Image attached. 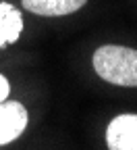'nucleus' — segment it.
Here are the masks:
<instances>
[{"label":"nucleus","instance_id":"f257e3e1","mask_svg":"<svg viewBox=\"0 0 137 150\" xmlns=\"http://www.w3.org/2000/svg\"><path fill=\"white\" fill-rule=\"evenodd\" d=\"M93 69L100 77L114 86L137 88V50L106 44L93 52Z\"/></svg>","mask_w":137,"mask_h":150},{"label":"nucleus","instance_id":"f03ea898","mask_svg":"<svg viewBox=\"0 0 137 150\" xmlns=\"http://www.w3.org/2000/svg\"><path fill=\"white\" fill-rule=\"evenodd\" d=\"M27 110L17 100L0 102V146L17 140L27 127Z\"/></svg>","mask_w":137,"mask_h":150},{"label":"nucleus","instance_id":"7ed1b4c3","mask_svg":"<svg viewBox=\"0 0 137 150\" xmlns=\"http://www.w3.org/2000/svg\"><path fill=\"white\" fill-rule=\"evenodd\" d=\"M110 150H137V115H119L106 129Z\"/></svg>","mask_w":137,"mask_h":150},{"label":"nucleus","instance_id":"20e7f679","mask_svg":"<svg viewBox=\"0 0 137 150\" xmlns=\"http://www.w3.org/2000/svg\"><path fill=\"white\" fill-rule=\"evenodd\" d=\"M87 0H21L25 11L42 17H60L79 11Z\"/></svg>","mask_w":137,"mask_h":150},{"label":"nucleus","instance_id":"39448f33","mask_svg":"<svg viewBox=\"0 0 137 150\" xmlns=\"http://www.w3.org/2000/svg\"><path fill=\"white\" fill-rule=\"evenodd\" d=\"M23 31L21 11L8 2H0V50L17 42Z\"/></svg>","mask_w":137,"mask_h":150},{"label":"nucleus","instance_id":"423d86ee","mask_svg":"<svg viewBox=\"0 0 137 150\" xmlns=\"http://www.w3.org/2000/svg\"><path fill=\"white\" fill-rule=\"evenodd\" d=\"M8 92H11L8 79L4 77V75H0V102H2V100H6V96H8Z\"/></svg>","mask_w":137,"mask_h":150}]
</instances>
